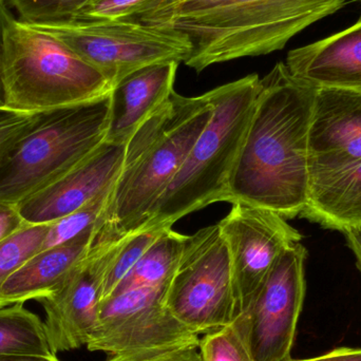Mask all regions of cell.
<instances>
[{"label":"cell","mask_w":361,"mask_h":361,"mask_svg":"<svg viewBox=\"0 0 361 361\" xmlns=\"http://www.w3.org/2000/svg\"><path fill=\"white\" fill-rule=\"evenodd\" d=\"M315 88L286 63L260 78L254 112L229 177L225 202L300 216L310 186L309 130Z\"/></svg>","instance_id":"cell-1"},{"label":"cell","mask_w":361,"mask_h":361,"mask_svg":"<svg viewBox=\"0 0 361 361\" xmlns=\"http://www.w3.org/2000/svg\"><path fill=\"white\" fill-rule=\"evenodd\" d=\"M349 0H148L125 20L185 36V65L216 63L282 50L297 34Z\"/></svg>","instance_id":"cell-2"},{"label":"cell","mask_w":361,"mask_h":361,"mask_svg":"<svg viewBox=\"0 0 361 361\" xmlns=\"http://www.w3.org/2000/svg\"><path fill=\"white\" fill-rule=\"evenodd\" d=\"M212 114L207 93L184 97L175 91L135 131L97 223V241H121L147 224Z\"/></svg>","instance_id":"cell-3"},{"label":"cell","mask_w":361,"mask_h":361,"mask_svg":"<svg viewBox=\"0 0 361 361\" xmlns=\"http://www.w3.org/2000/svg\"><path fill=\"white\" fill-rule=\"evenodd\" d=\"M260 78L250 74L208 91L214 114L142 229L173 227L183 216L225 202L229 177L254 112Z\"/></svg>","instance_id":"cell-4"},{"label":"cell","mask_w":361,"mask_h":361,"mask_svg":"<svg viewBox=\"0 0 361 361\" xmlns=\"http://www.w3.org/2000/svg\"><path fill=\"white\" fill-rule=\"evenodd\" d=\"M4 106L44 112L111 92V82L50 34L13 17L4 33Z\"/></svg>","instance_id":"cell-5"},{"label":"cell","mask_w":361,"mask_h":361,"mask_svg":"<svg viewBox=\"0 0 361 361\" xmlns=\"http://www.w3.org/2000/svg\"><path fill=\"white\" fill-rule=\"evenodd\" d=\"M110 93L42 112L39 122L0 165V201L17 205L69 173L103 144L109 127Z\"/></svg>","instance_id":"cell-6"},{"label":"cell","mask_w":361,"mask_h":361,"mask_svg":"<svg viewBox=\"0 0 361 361\" xmlns=\"http://www.w3.org/2000/svg\"><path fill=\"white\" fill-rule=\"evenodd\" d=\"M167 310L193 334L225 328L237 318L231 259L218 224L187 238L166 295Z\"/></svg>","instance_id":"cell-7"},{"label":"cell","mask_w":361,"mask_h":361,"mask_svg":"<svg viewBox=\"0 0 361 361\" xmlns=\"http://www.w3.org/2000/svg\"><path fill=\"white\" fill-rule=\"evenodd\" d=\"M54 36L99 70L112 87L154 63H184L191 50L185 36L128 20L27 23Z\"/></svg>","instance_id":"cell-8"},{"label":"cell","mask_w":361,"mask_h":361,"mask_svg":"<svg viewBox=\"0 0 361 361\" xmlns=\"http://www.w3.org/2000/svg\"><path fill=\"white\" fill-rule=\"evenodd\" d=\"M307 248H286L247 309L235 318L255 361H288L305 297Z\"/></svg>","instance_id":"cell-9"},{"label":"cell","mask_w":361,"mask_h":361,"mask_svg":"<svg viewBox=\"0 0 361 361\" xmlns=\"http://www.w3.org/2000/svg\"><path fill=\"white\" fill-rule=\"evenodd\" d=\"M169 286L126 290L102 302L87 349L120 355L165 348L199 347V336L185 328L165 305Z\"/></svg>","instance_id":"cell-10"},{"label":"cell","mask_w":361,"mask_h":361,"mask_svg":"<svg viewBox=\"0 0 361 361\" xmlns=\"http://www.w3.org/2000/svg\"><path fill=\"white\" fill-rule=\"evenodd\" d=\"M218 225L228 250L240 316L256 296L278 257L300 242L302 235L280 214L246 204H233Z\"/></svg>","instance_id":"cell-11"},{"label":"cell","mask_w":361,"mask_h":361,"mask_svg":"<svg viewBox=\"0 0 361 361\" xmlns=\"http://www.w3.org/2000/svg\"><path fill=\"white\" fill-rule=\"evenodd\" d=\"M124 239L116 242L94 239L88 256L63 286L51 296L38 300L46 312L44 330L55 355L88 345L99 320L106 273Z\"/></svg>","instance_id":"cell-12"},{"label":"cell","mask_w":361,"mask_h":361,"mask_svg":"<svg viewBox=\"0 0 361 361\" xmlns=\"http://www.w3.org/2000/svg\"><path fill=\"white\" fill-rule=\"evenodd\" d=\"M126 144L104 142L69 173L17 204L30 224H50L82 208L116 184Z\"/></svg>","instance_id":"cell-13"},{"label":"cell","mask_w":361,"mask_h":361,"mask_svg":"<svg viewBox=\"0 0 361 361\" xmlns=\"http://www.w3.org/2000/svg\"><path fill=\"white\" fill-rule=\"evenodd\" d=\"M361 161V93L315 88L309 130L310 175Z\"/></svg>","instance_id":"cell-14"},{"label":"cell","mask_w":361,"mask_h":361,"mask_svg":"<svg viewBox=\"0 0 361 361\" xmlns=\"http://www.w3.org/2000/svg\"><path fill=\"white\" fill-rule=\"evenodd\" d=\"M286 65L295 78L314 88L361 93V18L334 35L290 51Z\"/></svg>","instance_id":"cell-15"},{"label":"cell","mask_w":361,"mask_h":361,"mask_svg":"<svg viewBox=\"0 0 361 361\" xmlns=\"http://www.w3.org/2000/svg\"><path fill=\"white\" fill-rule=\"evenodd\" d=\"M178 61L154 63L133 72L112 88L106 142L126 144L135 131L175 92Z\"/></svg>","instance_id":"cell-16"},{"label":"cell","mask_w":361,"mask_h":361,"mask_svg":"<svg viewBox=\"0 0 361 361\" xmlns=\"http://www.w3.org/2000/svg\"><path fill=\"white\" fill-rule=\"evenodd\" d=\"M97 224L71 241L39 250L1 286L0 307L51 296L63 286L87 258Z\"/></svg>","instance_id":"cell-17"},{"label":"cell","mask_w":361,"mask_h":361,"mask_svg":"<svg viewBox=\"0 0 361 361\" xmlns=\"http://www.w3.org/2000/svg\"><path fill=\"white\" fill-rule=\"evenodd\" d=\"M299 216L338 231L361 226V161L310 175L307 204Z\"/></svg>","instance_id":"cell-18"},{"label":"cell","mask_w":361,"mask_h":361,"mask_svg":"<svg viewBox=\"0 0 361 361\" xmlns=\"http://www.w3.org/2000/svg\"><path fill=\"white\" fill-rule=\"evenodd\" d=\"M187 238L188 235L177 233L173 227L163 228L114 295L135 288H157L171 283L179 267Z\"/></svg>","instance_id":"cell-19"},{"label":"cell","mask_w":361,"mask_h":361,"mask_svg":"<svg viewBox=\"0 0 361 361\" xmlns=\"http://www.w3.org/2000/svg\"><path fill=\"white\" fill-rule=\"evenodd\" d=\"M50 355L44 322L23 303L0 307V356Z\"/></svg>","instance_id":"cell-20"},{"label":"cell","mask_w":361,"mask_h":361,"mask_svg":"<svg viewBox=\"0 0 361 361\" xmlns=\"http://www.w3.org/2000/svg\"><path fill=\"white\" fill-rule=\"evenodd\" d=\"M50 224L27 223L0 242V290L4 282L42 248Z\"/></svg>","instance_id":"cell-21"},{"label":"cell","mask_w":361,"mask_h":361,"mask_svg":"<svg viewBox=\"0 0 361 361\" xmlns=\"http://www.w3.org/2000/svg\"><path fill=\"white\" fill-rule=\"evenodd\" d=\"M111 190L112 189H110L102 193L76 212L50 223V227L40 250H48V248L71 241L74 238L94 227L105 212Z\"/></svg>","instance_id":"cell-22"},{"label":"cell","mask_w":361,"mask_h":361,"mask_svg":"<svg viewBox=\"0 0 361 361\" xmlns=\"http://www.w3.org/2000/svg\"><path fill=\"white\" fill-rule=\"evenodd\" d=\"M162 231L163 228L141 229L125 238L114 262L106 273L102 288L101 303L114 295L127 274L137 264Z\"/></svg>","instance_id":"cell-23"},{"label":"cell","mask_w":361,"mask_h":361,"mask_svg":"<svg viewBox=\"0 0 361 361\" xmlns=\"http://www.w3.org/2000/svg\"><path fill=\"white\" fill-rule=\"evenodd\" d=\"M202 361H255L237 322L200 338Z\"/></svg>","instance_id":"cell-24"},{"label":"cell","mask_w":361,"mask_h":361,"mask_svg":"<svg viewBox=\"0 0 361 361\" xmlns=\"http://www.w3.org/2000/svg\"><path fill=\"white\" fill-rule=\"evenodd\" d=\"M27 23H66L89 0H6Z\"/></svg>","instance_id":"cell-25"},{"label":"cell","mask_w":361,"mask_h":361,"mask_svg":"<svg viewBox=\"0 0 361 361\" xmlns=\"http://www.w3.org/2000/svg\"><path fill=\"white\" fill-rule=\"evenodd\" d=\"M42 112H23L0 106V165L14 146L39 122Z\"/></svg>","instance_id":"cell-26"},{"label":"cell","mask_w":361,"mask_h":361,"mask_svg":"<svg viewBox=\"0 0 361 361\" xmlns=\"http://www.w3.org/2000/svg\"><path fill=\"white\" fill-rule=\"evenodd\" d=\"M146 1L148 0H89L69 21L125 20Z\"/></svg>","instance_id":"cell-27"},{"label":"cell","mask_w":361,"mask_h":361,"mask_svg":"<svg viewBox=\"0 0 361 361\" xmlns=\"http://www.w3.org/2000/svg\"><path fill=\"white\" fill-rule=\"evenodd\" d=\"M105 361H202V357L199 347L185 345L120 355H108Z\"/></svg>","instance_id":"cell-28"},{"label":"cell","mask_w":361,"mask_h":361,"mask_svg":"<svg viewBox=\"0 0 361 361\" xmlns=\"http://www.w3.org/2000/svg\"><path fill=\"white\" fill-rule=\"evenodd\" d=\"M27 224L16 205L0 201V242L14 235Z\"/></svg>","instance_id":"cell-29"},{"label":"cell","mask_w":361,"mask_h":361,"mask_svg":"<svg viewBox=\"0 0 361 361\" xmlns=\"http://www.w3.org/2000/svg\"><path fill=\"white\" fill-rule=\"evenodd\" d=\"M288 361H361V348L341 347L326 352L317 357Z\"/></svg>","instance_id":"cell-30"},{"label":"cell","mask_w":361,"mask_h":361,"mask_svg":"<svg viewBox=\"0 0 361 361\" xmlns=\"http://www.w3.org/2000/svg\"><path fill=\"white\" fill-rule=\"evenodd\" d=\"M13 14L8 8L6 0H0V106H4V80H2V56H4V40L6 27Z\"/></svg>","instance_id":"cell-31"},{"label":"cell","mask_w":361,"mask_h":361,"mask_svg":"<svg viewBox=\"0 0 361 361\" xmlns=\"http://www.w3.org/2000/svg\"><path fill=\"white\" fill-rule=\"evenodd\" d=\"M341 233L345 235L348 245L355 256L356 264L361 274V226L349 227L343 229Z\"/></svg>","instance_id":"cell-32"},{"label":"cell","mask_w":361,"mask_h":361,"mask_svg":"<svg viewBox=\"0 0 361 361\" xmlns=\"http://www.w3.org/2000/svg\"><path fill=\"white\" fill-rule=\"evenodd\" d=\"M0 361H61L56 357L55 354L50 355H33V354H27V355H4L0 356Z\"/></svg>","instance_id":"cell-33"},{"label":"cell","mask_w":361,"mask_h":361,"mask_svg":"<svg viewBox=\"0 0 361 361\" xmlns=\"http://www.w3.org/2000/svg\"><path fill=\"white\" fill-rule=\"evenodd\" d=\"M355 1H360L361 2V0H355Z\"/></svg>","instance_id":"cell-34"}]
</instances>
